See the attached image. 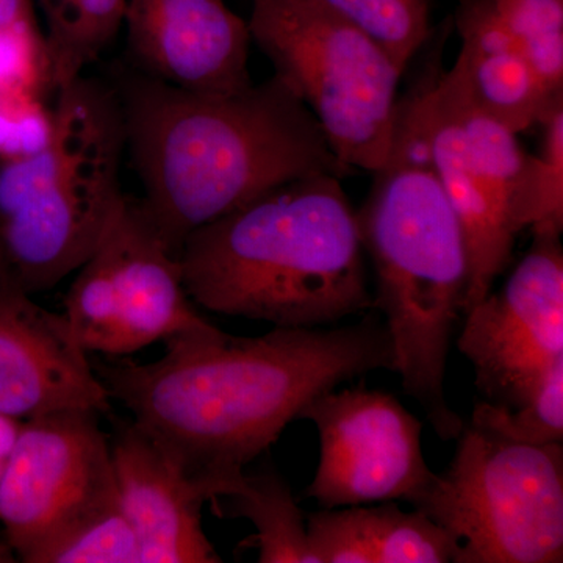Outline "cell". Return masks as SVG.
Masks as SVG:
<instances>
[{
	"label": "cell",
	"mask_w": 563,
	"mask_h": 563,
	"mask_svg": "<svg viewBox=\"0 0 563 563\" xmlns=\"http://www.w3.org/2000/svg\"><path fill=\"white\" fill-rule=\"evenodd\" d=\"M117 91L141 203L176 255L202 225L288 181L355 174L276 74L242 91L202 95L136 70Z\"/></svg>",
	"instance_id": "cell-2"
},
{
	"label": "cell",
	"mask_w": 563,
	"mask_h": 563,
	"mask_svg": "<svg viewBox=\"0 0 563 563\" xmlns=\"http://www.w3.org/2000/svg\"><path fill=\"white\" fill-rule=\"evenodd\" d=\"M31 0H0V22L9 24L33 18Z\"/></svg>",
	"instance_id": "cell-28"
},
{
	"label": "cell",
	"mask_w": 563,
	"mask_h": 563,
	"mask_svg": "<svg viewBox=\"0 0 563 563\" xmlns=\"http://www.w3.org/2000/svg\"><path fill=\"white\" fill-rule=\"evenodd\" d=\"M376 41L406 70L431 36L432 0H320Z\"/></svg>",
	"instance_id": "cell-20"
},
{
	"label": "cell",
	"mask_w": 563,
	"mask_h": 563,
	"mask_svg": "<svg viewBox=\"0 0 563 563\" xmlns=\"http://www.w3.org/2000/svg\"><path fill=\"white\" fill-rule=\"evenodd\" d=\"M76 273L63 313L90 355L129 357L157 342L218 329L196 310L179 255L133 196L124 195L101 243Z\"/></svg>",
	"instance_id": "cell-8"
},
{
	"label": "cell",
	"mask_w": 563,
	"mask_h": 563,
	"mask_svg": "<svg viewBox=\"0 0 563 563\" xmlns=\"http://www.w3.org/2000/svg\"><path fill=\"white\" fill-rule=\"evenodd\" d=\"M357 210L363 250L376 276L373 309L384 314L395 373L444 442L462 418L444 390L448 354L468 287V257L454 211L407 99L399 101L390 155Z\"/></svg>",
	"instance_id": "cell-4"
},
{
	"label": "cell",
	"mask_w": 563,
	"mask_h": 563,
	"mask_svg": "<svg viewBox=\"0 0 563 563\" xmlns=\"http://www.w3.org/2000/svg\"><path fill=\"white\" fill-rule=\"evenodd\" d=\"M35 563H141L139 539L118 503L47 544Z\"/></svg>",
	"instance_id": "cell-23"
},
{
	"label": "cell",
	"mask_w": 563,
	"mask_h": 563,
	"mask_svg": "<svg viewBox=\"0 0 563 563\" xmlns=\"http://www.w3.org/2000/svg\"><path fill=\"white\" fill-rule=\"evenodd\" d=\"M13 553H11V550L9 548V544H0V563L2 562H13Z\"/></svg>",
	"instance_id": "cell-30"
},
{
	"label": "cell",
	"mask_w": 563,
	"mask_h": 563,
	"mask_svg": "<svg viewBox=\"0 0 563 563\" xmlns=\"http://www.w3.org/2000/svg\"><path fill=\"white\" fill-rule=\"evenodd\" d=\"M101 417L66 410L22 422L0 483V523L21 562L120 503Z\"/></svg>",
	"instance_id": "cell-9"
},
{
	"label": "cell",
	"mask_w": 563,
	"mask_h": 563,
	"mask_svg": "<svg viewBox=\"0 0 563 563\" xmlns=\"http://www.w3.org/2000/svg\"><path fill=\"white\" fill-rule=\"evenodd\" d=\"M317 563H451L457 543L421 510L395 501L321 509L307 515Z\"/></svg>",
	"instance_id": "cell-17"
},
{
	"label": "cell",
	"mask_w": 563,
	"mask_h": 563,
	"mask_svg": "<svg viewBox=\"0 0 563 563\" xmlns=\"http://www.w3.org/2000/svg\"><path fill=\"white\" fill-rule=\"evenodd\" d=\"M22 422L24 421L14 420L9 415L0 412V459H9L20 437Z\"/></svg>",
	"instance_id": "cell-27"
},
{
	"label": "cell",
	"mask_w": 563,
	"mask_h": 563,
	"mask_svg": "<svg viewBox=\"0 0 563 563\" xmlns=\"http://www.w3.org/2000/svg\"><path fill=\"white\" fill-rule=\"evenodd\" d=\"M533 242L501 290L465 313L459 351L492 401L517 407L563 358V250L558 233Z\"/></svg>",
	"instance_id": "cell-11"
},
{
	"label": "cell",
	"mask_w": 563,
	"mask_h": 563,
	"mask_svg": "<svg viewBox=\"0 0 563 563\" xmlns=\"http://www.w3.org/2000/svg\"><path fill=\"white\" fill-rule=\"evenodd\" d=\"M49 129L51 107L41 96L0 98V161H18L40 151Z\"/></svg>",
	"instance_id": "cell-26"
},
{
	"label": "cell",
	"mask_w": 563,
	"mask_h": 563,
	"mask_svg": "<svg viewBox=\"0 0 563 563\" xmlns=\"http://www.w3.org/2000/svg\"><path fill=\"white\" fill-rule=\"evenodd\" d=\"M0 274H2V273H0Z\"/></svg>",
	"instance_id": "cell-31"
},
{
	"label": "cell",
	"mask_w": 563,
	"mask_h": 563,
	"mask_svg": "<svg viewBox=\"0 0 563 563\" xmlns=\"http://www.w3.org/2000/svg\"><path fill=\"white\" fill-rule=\"evenodd\" d=\"M221 518H246L255 533L240 543L257 550L261 563H317L309 543L307 521L290 485L273 466L244 476L235 495L210 503Z\"/></svg>",
	"instance_id": "cell-18"
},
{
	"label": "cell",
	"mask_w": 563,
	"mask_h": 563,
	"mask_svg": "<svg viewBox=\"0 0 563 563\" xmlns=\"http://www.w3.org/2000/svg\"><path fill=\"white\" fill-rule=\"evenodd\" d=\"M455 27L462 49L453 69L470 101L493 120L521 133L563 103L547 90L493 0H461Z\"/></svg>",
	"instance_id": "cell-16"
},
{
	"label": "cell",
	"mask_w": 563,
	"mask_h": 563,
	"mask_svg": "<svg viewBox=\"0 0 563 563\" xmlns=\"http://www.w3.org/2000/svg\"><path fill=\"white\" fill-rule=\"evenodd\" d=\"M111 440L118 496L139 539L141 563H220L202 526L213 485L191 476L135 421L120 422Z\"/></svg>",
	"instance_id": "cell-14"
},
{
	"label": "cell",
	"mask_w": 563,
	"mask_h": 563,
	"mask_svg": "<svg viewBox=\"0 0 563 563\" xmlns=\"http://www.w3.org/2000/svg\"><path fill=\"white\" fill-rule=\"evenodd\" d=\"M251 38L320 122L336 157L376 173L390 155L402 70L320 0H251Z\"/></svg>",
	"instance_id": "cell-6"
},
{
	"label": "cell",
	"mask_w": 563,
	"mask_h": 563,
	"mask_svg": "<svg viewBox=\"0 0 563 563\" xmlns=\"http://www.w3.org/2000/svg\"><path fill=\"white\" fill-rule=\"evenodd\" d=\"M312 174L202 225L179 261L191 301L273 328H328L373 309L357 210Z\"/></svg>",
	"instance_id": "cell-3"
},
{
	"label": "cell",
	"mask_w": 563,
	"mask_h": 563,
	"mask_svg": "<svg viewBox=\"0 0 563 563\" xmlns=\"http://www.w3.org/2000/svg\"><path fill=\"white\" fill-rule=\"evenodd\" d=\"M407 101L428 136L433 168L465 243L470 272L462 310L465 314L493 290L509 265L518 232L474 163L461 124L437 91L435 80L418 88Z\"/></svg>",
	"instance_id": "cell-15"
},
{
	"label": "cell",
	"mask_w": 563,
	"mask_h": 563,
	"mask_svg": "<svg viewBox=\"0 0 563 563\" xmlns=\"http://www.w3.org/2000/svg\"><path fill=\"white\" fill-rule=\"evenodd\" d=\"M128 47L139 73L202 95L251 87L250 25L224 0H128Z\"/></svg>",
	"instance_id": "cell-13"
},
{
	"label": "cell",
	"mask_w": 563,
	"mask_h": 563,
	"mask_svg": "<svg viewBox=\"0 0 563 563\" xmlns=\"http://www.w3.org/2000/svg\"><path fill=\"white\" fill-rule=\"evenodd\" d=\"M165 344L158 361L92 355V368L110 398L218 499L240 492L244 466L321 393L396 368L376 314L343 328H273L252 339L214 329Z\"/></svg>",
	"instance_id": "cell-1"
},
{
	"label": "cell",
	"mask_w": 563,
	"mask_h": 563,
	"mask_svg": "<svg viewBox=\"0 0 563 563\" xmlns=\"http://www.w3.org/2000/svg\"><path fill=\"white\" fill-rule=\"evenodd\" d=\"M66 410L111 413V398L65 313L0 274V412L29 421Z\"/></svg>",
	"instance_id": "cell-12"
},
{
	"label": "cell",
	"mask_w": 563,
	"mask_h": 563,
	"mask_svg": "<svg viewBox=\"0 0 563 563\" xmlns=\"http://www.w3.org/2000/svg\"><path fill=\"white\" fill-rule=\"evenodd\" d=\"M52 99L43 147L0 165V273L29 295L90 258L125 195L118 91L84 74Z\"/></svg>",
	"instance_id": "cell-5"
},
{
	"label": "cell",
	"mask_w": 563,
	"mask_h": 563,
	"mask_svg": "<svg viewBox=\"0 0 563 563\" xmlns=\"http://www.w3.org/2000/svg\"><path fill=\"white\" fill-rule=\"evenodd\" d=\"M547 90L563 96V0H521L506 18Z\"/></svg>",
	"instance_id": "cell-24"
},
{
	"label": "cell",
	"mask_w": 563,
	"mask_h": 563,
	"mask_svg": "<svg viewBox=\"0 0 563 563\" xmlns=\"http://www.w3.org/2000/svg\"><path fill=\"white\" fill-rule=\"evenodd\" d=\"M49 91L46 44L35 16L0 22V98Z\"/></svg>",
	"instance_id": "cell-25"
},
{
	"label": "cell",
	"mask_w": 563,
	"mask_h": 563,
	"mask_svg": "<svg viewBox=\"0 0 563 563\" xmlns=\"http://www.w3.org/2000/svg\"><path fill=\"white\" fill-rule=\"evenodd\" d=\"M493 2H495L496 9L499 10V13H501L504 18H507L515 9H517L518 3H520L521 0H493Z\"/></svg>",
	"instance_id": "cell-29"
},
{
	"label": "cell",
	"mask_w": 563,
	"mask_h": 563,
	"mask_svg": "<svg viewBox=\"0 0 563 563\" xmlns=\"http://www.w3.org/2000/svg\"><path fill=\"white\" fill-rule=\"evenodd\" d=\"M299 420L312 421L320 437L303 496L322 509L385 501L418 509L439 479L422 453V422L388 393L333 388L307 404Z\"/></svg>",
	"instance_id": "cell-10"
},
{
	"label": "cell",
	"mask_w": 563,
	"mask_h": 563,
	"mask_svg": "<svg viewBox=\"0 0 563 563\" xmlns=\"http://www.w3.org/2000/svg\"><path fill=\"white\" fill-rule=\"evenodd\" d=\"M446 473L418 510L457 543L455 563L563 561V446L463 424Z\"/></svg>",
	"instance_id": "cell-7"
},
{
	"label": "cell",
	"mask_w": 563,
	"mask_h": 563,
	"mask_svg": "<svg viewBox=\"0 0 563 563\" xmlns=\"http://www.w3.org/2000/svg\"><path fill=\"white\" fill-rule=\"evenodd\" d=\"M543 143L539 155H528L523 190L515 211L518 231H563V103L542 121Z\"/></svg>",
	"instance_id": "cell-22"
},
{
	"label": "cell",
	"mask_w": 563,
	"mask_h": 563,
	"mask_svg": "<svg viewBox=\"0 0 563 563\" xmlns=\"http://www.w3.org/2000/svg\"><path fill=\"white\" fill-rule=\"evenodd\" d=\"M44 20L49 91L66 87L113 43L128 0H36Z\"/></svg>",
	"instance_id": "cell-19"
},
{
	"label": "cell",
	"mask_w": 563,
	"mask_h": 563,
	"mask_svg": "<svg viewBox=\"0 0 563 563\" xmlns=\"http://www.w3.org/2000/svg\"><path fill=\"white\" fill-rule=\"evenodd\" d=\"M473 426L503 439L531 444L563 442V358L540 377L517 407L479 402L472 415Z\"/></svg>",
	"instance_id": "cell-21"
}]
</instances>
